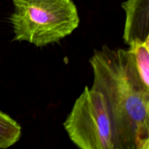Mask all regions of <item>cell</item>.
<instances>
[{"instance_id": "obj_3", "label": "cell", "mask_w": 149, "mask_h": 149, "mask_svg": "<svg viewBox=\"0 0 149 149\" xmlns=\"http://www.w3.org/2000/svg\"><path fill=\"white\" fill-rule=\"evenodd\" d=\"M63 127L81 149H114L110 116L104 96L86 86L76 100Z\"/></svg>"}, {"instance_id": "obj_1", "label": "cell", "mask_w": 149, "mask_h": 149, "mask_svg": "<svg viewBox=\"0 0 149 149\" xmlns=\"http://www.w3.org/2000/svg\"><path fill=\"white\" fill-rule=\"evenodd\" d=\"M93 88L103 94L114 149H148L149 89L141 82L127 49L103 45L90 60Z\"/></svg>"}, {"instance_id": "obj_6", "label": "cell", "mask_w": 149, "mask_h": 149, "mask_svg": "<svg viewBox=\"0 0 149 149\" xmlns=\"http://www.w3.org/2000/svg\"><path fill=\"white\" fill-rule=\"evenodd\" d=\"M22 135L20 124L0 111V148H7L17 143Z\"/></svg>"}, {"instance_id": "obj_5", "label": "cell", "mask_w": 149, "mask_h": 149, "mask_svg": "<svg viewBox=\"0 0 149 149\" xmlns=\"http://www.w3.org/2000/svg\"><path fill=\"white\" fill-rule=\"evenodd\" d=\"M128 52L142 84L149 89V39L133 41L129 45Z\"/></svg>"}, {"instance_id": "obj_4", "label": "cell", "mask_w": 149, "mask_h": 149, "mask_svg": "<svg viewBox=\"0 0 149 149\" xmlns=\"http://www.w3.org/2000/svg\"><path fill=\"white\" fill-rule=\"evenodd\" d=\"M125 13L123 40L129 45L133 41L149 39V0H126L122 3Z\"/></svg>"}, {"instance_id": "obj_2", "label": "cell", "mask_w": 149, "mask_h": 149, "mask_svg": "<svg viewBox=\"0 0 149 149\" xmlns=\"http://www.w3.org/2000/svg\"><path fill=\"white\" fill-rule=\"evenodd\" d=\"M10 16L15 42L38 47L58 43L71 35L80 23L73 0H12Z\"/></svg>"}]
</instances>
